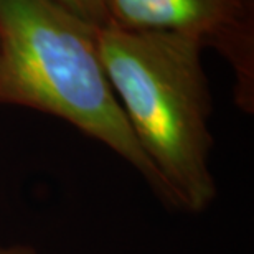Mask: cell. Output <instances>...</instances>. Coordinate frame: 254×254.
Returning <instances> with one entry per match:
<instances>
[{
	"mask_svg": "<svg viewBox=\"0 0 254 254\" xmlns=\"http://www.w3.org/2000/svg\"><path fill=\"white\" fill-rule=\"evenodd\" d=\"M101 62L169 203L200 213L215 200L210 172L211 98L201 45L174 33L98 28Z\"/></svg>",
	"mask_w": 254,
	"mask_h": 254,
	"instance_id": "obj_1",
	"label": "cell"
},
{
	"mask_svg": "<svg viewBox=\"0 0 254 254\" xmlns=\"http://www.w3.org/2000/svg\"><path fill=\"white\" fill-rule=\"evenodd\" d=\"M98 28L55 0H0V104L69 123L123 157L169 201L111 88Z\"/></svg>",
	"mask_w": 254,
	"mask_h": 254,
	"instance_id": "obj_2",
	"label": "cell"
},
{
	"mask_svg": "<svg viewBox=\"0 0 254 254\" xmlns=\"http://www.w3.org/2000/svg\"><path fill=\"white\" fill-rule=\"evenodd\" d=\"M106 23L135 32L174 33L223 55L236 74V101L253 111V0H101Z\"/></svg>",
	"mask_w": 254,
	"mask_h": 254,
	"instance_id": "obj_3",
	"label": "cell"
},
{
	"mask_svg": "<svg viewBox=\"0 0 254 254\" xmlns=\"http://www.w3.org/2000/svg\"><path fill=\"white\" fill-rule=\"evenodd\" d=\"M55 2H58L60 5H63L73 13L79 15L81 18L94 25L101 27L106 23V13L101 0H55Z\"/></svg>",
	"mask_w": 254,
	"mask_h": 254,
	"instance_id": "obj_4",
	"label": "cell"
},
{
	"mask_svg": "<svg viewBox=\"0 0 254 254\" xmlns=\"http://www.w3.org/2000/svg\"><path fill=\"white\" fill-rule=\"evenodd\" d=\"M0 254H37V251L25 245H13V246H0Z\"/></svg>",
	"mask_w": 254,
	"mask_h": 254,
	"instance_id": "obj_5",
	"label": "cell"
}]
</instances>
